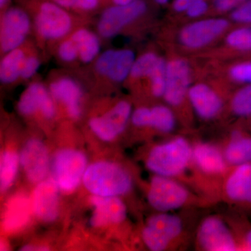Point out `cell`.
<instances>
[{"mask_svg": "<svg viewBox=\"0 0 251 251\" xmlns=\"http://www.w3.org/2000/svg\"><path fill=\"white\" fill-rule=\"evenodd\" d=\"M193 146L183 137H176L151 149L146 166L151 173L175 178L184 174L192 163Z\"/></svg>", "mask_w": 251, "mask_h": 251, "instance_id": "cell-1", "label": "cell"}, {"mask_svg": "<svg viewBox=\"0 0 251 251\" xmlns=\"http://www.w3.org/2000/svg\"><path fill=\"white\" fill-rule=\"evenodd\" d=\"M83 184L93 196L118 197L126 194L132 188L131 176L116 163L99 161L87 167Z\"/></svg>", "mask_w": 251, "mask_h": 251, "instance_id": "cell-2", "label": "cell"}, {"mask_svg": "<svg viewBox=\"0 0 251 251\" xmlns=\"http://www.w3.org/2000/svg\"><path fill=\"white\" fill-rule=\"evenodd\" d=\"M189 191L175 178L155 175L149 186L150 205L160 212H169L184 207L191 201Z\"/></svg>", "mask_w": 251, "mask_h": 251, "instance_id": "cell-3", "label": "cell"}, {"mask_svg": "<svg viewBox=\"0 0 251 251\" xmlns=\"http://www.w3.org/2000/svg\"><path fill=\"white\" fill-rule=\"evenodd\" d=\"M87 168V158L83 153L72 149H64L54 157L52 179L59 189L71 192L83 179Z\"/></svg>", "mask_w": 251, "mask_h": 251, "instance_id": "cell-4", "label": "cell"}, {"mask_svg": "<svg viewBox=\"0 0 251 251\" xmlns=\"http://www.w3.org/2000/svg\"><path fill=\"white\" fill-rule=\"evenodd\" d=\"M196 240L203 251H239L236 234L217 216H208L203 220L198 227Z\"/></svg>", "mask_w": 251, "mask_h": 251, "instance_id": "cell-5", "label": "cell"}, {"mask_svg": "<svg viewBox=\"0 0 251 251\" xmlns=\"http://www.w3.org/2000/svg\"><path fill=\"white\" fill-rule=\"evenodd\" d=\"M228 26V21L224 18L201 20L183 28L179 32V40L187 49H201L217 39Z\"/></svg>", "mask_w": 251, "mask_h": 251, "instance_id": "cell-6", "label": "cell"}, {"mask_svg": "<svg viewBox=\"0 0 251 251\" xmlns=\"http://www.w3.org/2000/svg\"><path fill=\"white\" fill-rule=\"evenodd\" d=\"M191 68L186 60L172 59L167 62L166 90L163 98L171 106L181 105L188 97L191 85Z\"/></svg>", "mask_w": 251, "mask_h": 251, "instance_id": "cell-7", "label": "cell"}, {"mask_svg": "<svg viewBox=\"0 0 251 251\" xmlns=\"http://www.w3.org/2000/svg\"><path fill=\"white\" fill-rule=\"evenodd\" d=\"M146 10L147 5L143 0H135L129 4L108 8L99 21V33L104 37L115 36L122 28L141 16Z\"/></svg>", "mask_w": 251, "mask_h": 251, "instance_id": "cell-8", "label": "cell"}, {"mask_svg": "<svg viewBox=\"0 0 251 251\" xmlns=\"http://www.w3.org/2000/svg\"><path fill=\"white\" fill-rule=\"evenodd\" d=\"M131 115V105L128 102L122 100L103 116L92 119L90 126L100 139L112 141L125 129Z\"/></svg>", "mask_w": 251, "mask_h": 251, "instance_id": "cell-9", "label": "cell"}, {"mask_svg": "<svg viewBox=\"0 0 251 251\" xmlns=\"http://www.w3.org/2000/svg\"><path fill=\"white\" fill-rule=\"evenodd\" d=\"M36 27L38 33L46 39H59L70 30L72 20L59 5L44 3L36 18Z\"/></svg>", "mask_w": 251, "mask_h": 251, "instance_id": "cell-10", "label": "cell"}, {"mask_svg": "<svg viewBox=\"0 0 251 251\" xmlns=\"http://www.w3.org/2000/svg\"><path fill=\"white\" fill-rule=\"evenodd\" d=\"M230 168L224 181L225 196L229 202L251 208V162Z\"/></svg>", "mask_w": 251, "mask_h": 251, "instance_id": "cell-11", "label": "cell"}, {"mask_svg": "<svg viewBox=\"0 0 251 251\" xmlns=\"http://www.w3.org/2000/svg\"><path fill=\"white\" fill-rule=\"evenodd\" d=\"M20 163L27 179L31 182H41L45 179L49 169V151L40 140L31 139L25 145Z\"/></svg>", "mask_w": 251, "mask_h": 251, "instance_id": "cell-12", "label": "cell"}, {"mask_svg": "<svg viewBox=\"0 0 251 251\" xmlns=\"http://www.w3.org/2000/svg\"><path fill=\"white\" fill-rule=\"evenodd\" d=\"M30 27L27 14L14 8L4 15L1 28V46L2 50L10 52L18 49L24 41Z\"/></svg>", "mask_w": 251, "mask_h": 251, "instance_id": "cell-13", "label": "cell"}, {"mask_svg": "<svg viewBox=\"0 0 251 251\" xmlns=\"http://www.w3.org/2000/svg\"><path fill=\"white\" fill-rule=\"evenodd\" d=\"M135 61L134 52L130 50H110L99 57L96 69L99 74L106 75L112 80L122 82L130 75Z\"/></svg>", "mask_w": 251, "mask_h": 251, "instance_id": "cell-14", "label": "cell"}, {"mask_svg": "<svg viewBox=\"0 0 251 251\" xmlns=\"http://www.w3.org/2000/svg\"><path fill=\"white\" fill-rule=\"evenodd\" d=\"M58 185L53 179L39 182L33 193L31 205L35 215L41 221L51 222L59 213Z\"/></svg>", "mask_w": 251, "mask_h": 251, "instance_id": "cell-15", "label": "cell"}, {"mask_svg": "<svg viewBox=\"0 0 251 251\" xmlns=\"http://www.w3.org/2000/svg\"><path fill=\"white\" fill-rule=\"evenodd\" d=\"M187 98L195 112L203 120L215 118L221 112L224 105L219 94L204 83L191 86Z\"/></svg>", "mask_w": 251, "mask_h": 251, "instance_id": "cell-16", "label": "cell"}, {"mask_svg": "<svg viewBox=\"0 0 251 251\" xmlns=\"http://www.w3.org/2000/svg\"><path fill=\"white\" fill-rule=\"evenodd\" d=\"M192 163L199 171L209 176H219L227 171L224 151L210 143H198L193 146Z\"/></svg>", "mask_w": 251, "mask_h": 251, "instance_id": "cell-17", "label": "cell"}, {"mask_svg": "<svg viewBox=\"0 0 251 251\" xmlns=\"http://www.w3.org/2000/svg\"><path fill=\"white\" fill-rule=\"evenodd\" d=\"M91 203L94 207L90 221L94 227L120 224L126 217V207L118 197L93 196Z\"/></svg>", "mask_w": 251, "mask_h": 251, "instance_id": "cell-18", "label": "cell"}, {"mask_svg": "<svg viewBox=\"0 0 251 251\" xmlns=\"http://www.w3.org/2000/svg\"><path fill=\"white\" fill-rule=\"evenodd\" d=\"M18 109L25 115L40 110L46 118H52L55 113L53 100L45 87L39 83L32 84L28 87L20 99Z\"/></svg>", "mask_w": 251, "mask_h": 251, "instance_id": "cell-19", "label": "cell"}, {"mask_svg": "<svg viewBox=\"0 0 251 251\" xmlns=\"http://www.w3.org/2000/svg\"><path fill=\"white\" fill-rule=\"evenodd\" d=\"M31 210V202L26 196L17 195L11 198L5 208L3 228L8 232L22 228L29 221Z\"/></svg>", "mask_w": 251, "mask_h": 251, "instance_id": "cell-20", "label": "cell"}, {"mask_svg": "<svg viewBox=\"0 0 251 251\" xmlns=\"http://www.w3.org/2000/svg\"><path fill=\"white\" fill-rule=\"evenodd\" d=\"M52 97L65 104L69 115L77 118L80 115V99L82 92L80 87L70 78H62L50 85Z\"/></svg>", "mask_w": 251, "mask_h": 251, "instance_id": "cell-21", "label": "cell"}, {"mask_svg": "<svg viewBox=\"0 0 251 251\" xmlns=\"http://www.w3.org/2000/svg\"><path fill=\"white\" fill-rule=\"evenodd\" d=\"M223 151L229 167L251 163V134L243 130H236Z\"/></svg>", "mask_w": 251, "mask_h": 251, "instance_id": "cell-22", "label": "cell"}, {"mask_svg": "<svg viewBox=\"0 0 251 251\" xmlns=\"http://www.w3.org/2000/svg\"><path fill=\"white\" fill-rule=\"evenodd\" d=\"M146 226L171 244L181 237L184 229L182 220L169 212H161L151 216Z\"/></svg>", "mask_w": 251, "mask_h": 251, "instance_id": "cell-23", "label": "cell"}, {"mask_svg": "<svg viewBox=\"0 0 251 251\" xmlns=\"http://www.w3.org/2000/svg\"><path fill=\"white\" fill-rule=\"evenodd\" d=\"M25 57L21 50L10 51L2 59L0 66V79L4 83L14 82L21 75L23 64Z\"/></svg>", "mask_w": 251, "mask_h": 251, "instance_id": "cell-24", "label": "cell"}, {"mask_svg": "<svg viewBox=\"0 0 251 251\" xmlns=\"http://www.w3.org/2000/svg\"><path fill=\"white\" fill-rule=\"evenodd\" d=\"M72 41L76 46L78 54L82 62H90L99 51V41L97 36L86 29H80L74 33Z\"/></svg>", "mask_w": 251, "mask_h": 251, "instance_id": "cell-25", "label": "cell"}, {"mask_svg": "<svg viewBox=\"0 0 251 251\" xmlns=\"http://www.w3.org/2000/svg\"><path fill=\"white\" fill-rule=\"evenodd\" d=\"M20 158L14 151H6L0 160V187L6 191L14 183L18 169Z\"/></svg>", "mask_w": 251, "mask_h": 251, "instance_id": "cell-26", "label": "cell"}, {"mask_svg": "<svg viewBox=\"0 0 251 251\" xmlns=\"http://www.w3.org/2000/svg\"><path fill=\"white\" fill-rule=\"evenodd\" d=\"M150 126L163 133H170L176 126L174 112L166 105H156L151 108Z\"/></svg>", "mask_w": 251, "mask_h": 251, "instance_id": "cell-27", "label": "cell"}, {"mask_svg": "<svg viewBox=\"0 0 251 251\" xmlns=\"http://www.w3.org/2000/svg\"><path fill=\"white\" fill-rule=\"evenodd\" d=\"M234 115L242 118L251 117V84H246L234 93L230 102Z\"/></svg>", "mask_w": 251, "mask_h": 251, "instance_id": "cell-28", "label": "cell"}, {"mask_svg": "<svg viewBox=\"0 0 251 251\" xmlns=\"http://www.w3.org/2000/svg\"><path fill=\"white\" fill-rule=\"evenodd\" d=\"M226 41L229 47L236 50L251 51V25L234 29L227 34Z\"/></svg>", "mask_w": 251, "mask_h": 251, "instance_id": "cell-29", "label": "cell"}, {"mask_svg": "<svg viewBox=\"0 0 251 251\" xmlns=\"http://www.w3.org/2000/svg\"><path fill=\"white\" fill-rule=\"evenodd\" d=\"M166 68L167 62L159 57L152 72L149 75L151 80V92L154 97L158 98L163 97L164 95L166 84Z\"/></svg>", "mask_w": 251, "mask_h": 251, "instance_id": "cell-30", "label": "cell"}, {"mask_svg": "<svg viewBox=\"0 0 251 251\" xmlns=\"http://www.w3.org/2000/svg\"><path fill=\"white\" fill-rule=\"evenodd\" d=\"M159 57L153 52H148L135 59L130 75L136 78L149 77Z\"/></svg>", "mask_w": 251, "mask_h": 251, "instance_id": "cell-31", "label": "cell"}, {"mask_svg": "<svg viewBox=\"0 0 251 251\" xmlns=\"http://www.w3.org/2000/svg\"><path fill=\"white\" fill-rule=\"evenodd\" d=\"M229 75L235 82L251 84V61L234 65L229 69Z\"/></svg>", "mask_w": 251, "mask_h": 251, "instance_id": "cell-32", "label": "cell"}, {"mask_svg": "<svg viewBox=\"0 0 251 251\" xmlns=\"http://www.w3.org/2000/svg\"><path fill=\"white\" fill-rule=\"evenodd\" d=\"M231 18L237 23L251 25V0H247L232 10Z\"/></svg>", "mask_w": 251, "mask_h": 251, "instance_id": "cell-33", "label": "cell"}, {"mask_svg": "<svg viewBox=\"0 0 251 251\" xmlns=\"http://www.w3.org/2000/svg\"><path fill=\"white\" fill-rule=\"evenodd\" d=\"M56 4L63 7L77 8L83 10H92L98 4V0H54Z\"/></svg>", "mask_w": 251, "mask_h": 251, "instance_id": "cell-34", "label": "cell"}, {"mask_svg": "<svg viewBox=\"0 0 251 251\" xmlns=\"http://www.w3.org/2000/svg\"><path fill=\"white\" fill-rule=\"evenodd\" d=\"M131 120L133 125L138 127L150 126L151 108H139L132 113Z\"/></svg>", "mask_w": 251, "mask_h": 251, "instance_id": "cell-35", "label": "cell"}, {"mask_svg": "<svg viewBox=\"0 0 251 251\" xmlns=\"http://www.w3.org/2000/svg\"><path fill=\"white\" fill-rule=\"evenodd\" d=\"M77 54L78 51L76 46L73 41H64L59 46V55L62 60L72 62L76 58Z\"/></svg>", "mask_w": 251, "mask_h": 251, "instance_id": "cell-36", "label": "cell"}, {"mask_svg": "<svg viewBox=\"0 0 251 251\" xmlns=\"http://www.w3.org/2000/svg\"><path fill=\"white\" fill-rule=\"evenodd\" d=\"M239 244V251H251V226L246 224L243 226L240 232L236 234Z\"/></svg>", "mask_w": 251, "mask_h": 251, "instance_id": "cell-37", "label": "cell"}, {"mask_svg": "<svg viewBox=\"0 0 251 251\" xmlns=\"http://www.w3.org/2000/svg\"><path fill=\"white\" fill-rule=\"evenodd\" d=\"M208 3L206 0H195L188 6L185 12L188 17L196 18L203 16L207 11Z\"/></svg>", "mask_w": 251, "mask_h": 251, "instance_id": "cell-38", "label": "cell"}, {"mask_svg": "<svg viewBox=\"0 0 251 251\" xmlns=\"http://www.w3.org/2000/svg\"><path fill=\"white\" fill-rule=\"evenodd\" d=\"M39 67V62L36 57H30L25 59L23 64L21 76L29 78L34 75Z\"/></svg>", "mask_w": 251, "mask_h": 251, "instance_id": "cell-39", "label": "cell"}, {"mask_svg": "<svg viewBox=\"0 0 251 251\" xmlns=\"http://www.w3.org/2000/svg\"><path fill=\"white\" fill-rule=\"evenodd\" d=\"M247 0H214V6L218 11H229L234 10Z\"/></svg>", "mask_w": 251, "mask_h": 251, "instance_id": "cell-40", "label": "cell"}, {"mask_svg": "<svg viewBox=\"0 0 251 251\" xmlns=\"http://www.w3.org/2000/svg\"><path fill=\"white\" fill-rule=\"evenodd\" d=\"M195 0H175L173 8L176 12H185L186 9Z\"/></svg>", "mask_w": 251, "mask_h": 251, "instance_id": "cell-41", "label": "cell"}, {"mask_svg": "<svg viewBox=\"0 0 251 251\" xmlns=\"http://www.w3.org/2000/svg\"><path fill=\"white\" fill-rule=\"evenodd\" d=\"M22 251H47L48 249L43 247H34V246H26L23 247Z\"/></svg>", "mask_w": 251, "mask_h": 251, "instance_id": "cell-42", "label": "cell"}, {"mask_svg": "<svg viewBox=\"0 0 251 251\" xmlns=\"http://www.w3.org/2000/svg\"><path fill=\"white\" fill-rule=\"evenodd\" d=\"M134 1H135V0H113L115 4H116V5H120V6L129 4Z\"/></svg>", "mask_w": 251, "mask_h": 251, "instance_id": "cell-43", "label": "cell"}, {"mask_svg": "<svg viewBox=\"0 0 251 251\" xmlns=\"http://www.w3.org/2000/svg\"><path fill=\"white\" fill-rule=\"evenodd\" d=\"M8 249V246L6 245V243L3 242L1 243V251H6Z\"/></svg>", "mask_w": 251, "mask_h": 251, "instance_id": "cell-44", "label": "cell"}, {"mask_svg": "<svg viewBox=\"0 0 251 251\" xmlns=\"http://www.w3.org/2000/svg\"><path fill=\"white\" fill-rule=\"evenodd\" d=\"M158 4H165L169 1V0H155Z\"/></svg>", "mask_w": 251, "mask_h": 251, "instance_id": "cell-45", "label": "cell"}, {"mask_svg": "<svg viewBox=\"0 0 251 251\" xmlns=\"http://www.w3.org/2000/svg\"><path fill=\"white\" fill-rule=\"evenodd\" d=\"M8 0H0V5L1 6H4L6 2H7Z\"/></svg>", "mask_w": 251, "mask_h": 251, "instance_id": "cell-46", "label": "cell"}, {"mask_svg": "<svg viewBox=\"0 0 251 251\" xmlns=\"http://www.w3.org/2000/svg\"><path fill=\"white\" fill-rule=\"evenodd\" d=\"M250 119H251V117H250ZM250 126H251V121L250 122Z\"/></svg>", "mask_w": 251, "mask_h": 251, "instance_id": "cell-47", "label": "cell"}]
</instances>
